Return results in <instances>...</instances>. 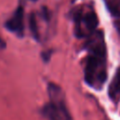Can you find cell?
<instances>
[{"mask_svg":"<svg viewBox=\"0 0 120 120\" xmlns=\"http://www.w3.org/2000/svg\"><path fill=\"white\" fill-rule=\"evenodd\" d=\"M84 44L87 51L83 78L86 84L95 90H100L107 80V51L101 31L87 38Z\"/></svg>","mask_w":120,"mask_h":120,"instance_id":"1","label":"cell"},{"mask_svg":"<svg viewBox=\"0 0 120 120\" xmlns=\"http://www.w3.org/2000/svg\"><path fill=\"white\" fill-rule=\"evenodd\" d=\"M48 94L50 100L44 105L42 113L48 120H73L66 104V99L62 89L55 83L48 84Z\"/></svg>","mask_w":120,"mask_h":120,"instance_id":"2","label":"cell"},{"mask_svg":"<svg viewBox=\"0 0 120 120\" xmlns=\"http://www.w3.org/2000/svg\"><path fill=\"white\" fill-rule=\"evenodd\" d=\"M74 35L78 38H89L98 25V18L92 8H81L74 11Z\"/></svg>","mask_w":120,"mask_h":120,"instance_id":"3","label":"cell"},{"mask_svg":"<svg viewBox=\"0 0 120 120\" xmlns=\"http://www.w3.org/2000/svg\"><path fill=\"white\" fill-rule=\"evenodd\" d=\"M23 15H24L23 8L22 6H19L12 14V16L6 22L5 24L6 28L10 32L15 33L17 36L22 37L24 31Z\"/></svg>","mask_w":120,"mask_h":120,"instance_id":"4","label":"cell"},{"mask_svg":"<svg viewBox=\"0 0 120 120\" xmlns=\"http://www.w3.org/2000/svg\"><path fill=\"white\" fill-rule=\"evenodd\" d=\"M109 97L113 101L120 98V67L117 68L114 77L109 85Z\"/></svg>","mask_w":120,"mask_h":120,"instance_id":"5","label":"cell"},{"mask_svg":"<svg viewBox=\"0 0 120 120\" xmlns=\"http://www.w3.org/2000/svg\"><path fill=\"white\" fill-rule=\"evenodd\" d=\"M29 28L32 33V36L36 40H39V33H38V22L36 19V15L34 13H31L29 16Z\"/></svg>","mask_w":120,"mask_h":120,"instance_id":"6","label":"cell"},{"mask_svg":"<svg viewBox=\"0 0 120 120\" xmlns=\"http://www.w3.org/2000/svg\"><path fill=\"white\" fill-rule=\"evenodd\" d=\"M6 47V42L0 38V49H4Z\"/></svg>","mask_w":120,"mask_h":120,"instance_id":"7","label":"cell"},{"mask_svg":"<svg viewBox=\"0 0 120 120\" xmlns=\"http://www.w3.org/2000/svg\"><path fill=\"white\" fill-rule=\"evenodd\" d=\"M30 1H37V0H30Z\"/></svg>","mask_w":120,"mask_h":120,"instance_id":"8","label":"cell"}]
</instances>
